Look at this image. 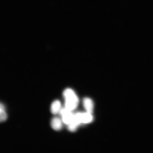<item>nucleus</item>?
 <instances>
[{"label": "nucleus", "mask_w": 153, "mask_h": 153, "mask_svg": "<svg viewBox=\"0 0 153 153\" xmlns=\"http://www.w3.org/2000/svg\"><path fill=\"white\" fill-rule=\"evenodd\" d=\"M84 107L87 112L91 114L93 110V103L91 99L88 97H85L83 100Z\"/></svg>", "instance_id": "nucleus-2"}, {"label": "nucleus", "mask_w": 153, "mask_h": 153, "mask_svg": "<svg viewBox=\"0 0 153 153\" xmlns=\"http://www.w3.org/2000/svg\"><path fill=\"white\" fill-rule=\"evenodd\" d=\"M65 99V108L70 111L73 110L76 108L79 99L73 90L71 89H66L63 92Z\"/></svg>", "instance_id": "nucleus-1"}, {"label": "nucleus", "mask_w": 153, "mask_h": 153, "mask_svg": "<svg viewBox=\"0 0 153 153\" xmlns=\"http://www.w3.org/2000/svg\"><path fill=\"white\" fill-rule=\"evenodd\" d=\"M74 115L71 111H68L62 116L63 122L66 124H70L72 121Z\"/></svg>", "instance_id": "nucleus-3"}, {"label": "nucleus", "mask_w": 153, "mask_h": 153, "mask_svg": "<svg viewBox=\"0 0 153 153\" xmlns=\"http://www.w3.org/2000/svg\"><path fill=\"white\" fill-rule=\"evenodd\" d=\"M93 116L91 113L89 112L84 113L81 114L82 123H87L92 121Z\"/></svg>", "instance_id": "nucleus-6"}, {"label": "nucleus", "mask_w": 153, "mask_h": 153, "mask_svg": "<svg viewBox=\"0 0 153 153\" xmlns=\"http://www.w3.org/2000/svg\"><path fill=\"white\" fill-rule=\"evenodd\" d=\"M7 118V115L5 110H0V122L5 121Z\"/></svg>", "instance_id": "nucleus-7"}, {"label": "nucleus", "mask_w": 153, "mask_h": 153, "mask_svg": "<svg viewBox=\"0 0 153 153\" xmlns=\"http://www.w3.org/2000/svg\"><path fill=\"white\" fill-rule=\"evenodd\" d=\"M0 110H5V107L3 104L0 103Z\"/></svg>", "instance_id": "nucleus-9"}, {"label": "nucleus", "mask_w": 153, "mask_h": 153, "mask_svg": "<svg viewBox=\"0 0 153 153\" xmlns=\"http://www.w3.org/2000/svg\"><path fill=\"white\" fill-rule=\"evenodd\" d=\"M51 126L55 131H59L62 129V123L61 120L58 117H54L51 120Z\"/></svg>", "instance_id": "nucleus-4"}, {"label": "nucleus", "mask_w": 153, "mask_h": 153, "mask_svg": "<svg viewBox=\"0 0 153 153\" xmlns=\"http://www.w3.org/2000/svg\"><path fill=\"white\" fill-rule=\"evenodd\" d=\"M77 127V126L71 123L69 124L68 129L71 131L74 132L76 131Z\"/></svg>", "instance_id": "nucleus-8"}, {"label": "nucleus", "mask_w": 153, "mask_h": 153, "mask_svg": "<svg viewBox=\"0 0 153 153\" xmlns=\"http://www.w3.org/2000/svg\"><path fill=\"white\" fill-rule=\"evenodd\" d=\"M61 106V103L58 100H55L53 102L51 105V111L53 114L58 113L60 110Z\"/></svg>", "instance_id": "nucleus-5"}]
</instances>
